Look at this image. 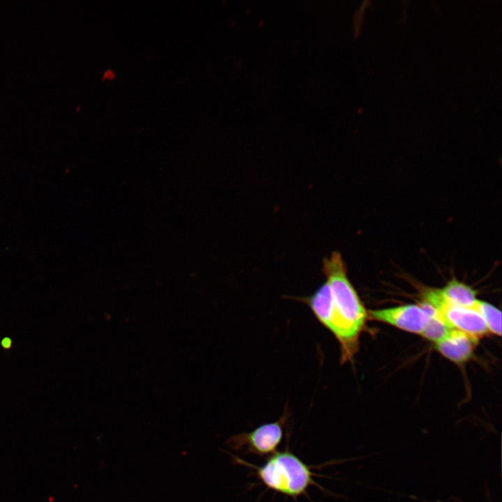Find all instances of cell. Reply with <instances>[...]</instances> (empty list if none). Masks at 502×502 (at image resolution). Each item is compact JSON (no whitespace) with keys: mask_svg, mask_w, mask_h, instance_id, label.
Here are the masks:
<instances>
[{"mask_svg":"<svg viewBox=\"0 0 502 502\" xmlns=\"http://www.w3.org/2000/svg\"><path fill=\"white\" fill-rule=\"evenodd\" d=\"M482 317L487 326L489 333L501 336V312L493 305L477 300L473 307Z\"/></svg>","mask_w":502,"mask_h":502,"instance_id":"10","label":"cell"},{"mask_svg":"<svg viewBox=\"0 0 502 502\" xmlns=\"http://www.w3.org/2000/svg\"><path fill=\"white\" fill-rule=\"evenodd\" d=\"M427 305L429 306V319L420 335L425 339L436 343L446 337L452 328L431 305Z\"/></svg>","mask_w":502,"mask_h":502,"instance_id":"9","label":"cell"},{"mask_svg":"<svg viewBox=\"0 0 502 502\" xmlns=\"http://www.w3.org/2000/svg\"><path fill=\"white\" fill-rule=\"evenodd\" d=\"M323 273L326 278L333 302L331 333L340 347L342 363L351 360L358 352L359 337L368 313L350 282L341 254L333 252L323 261Z\"/></svg>","mask_w":502,"mask_h":502,"instance_id":"1","label":"cell"},{"mask_svg":"<svg viewBox=\"0 0 502 502\" xmlns=\"http://www.w3.org/2000/svg\"><path fill=\"white\" fill-rule=\"evenodd\" d=\"M419 290L423 302L431 305L452 329L479 340L489 333L483 319L474 309L449 303L440 289L422 287Z\"/></svg>","mask_w":502,"mask_h":502,"instance_id":"3","label":"cell"},{"mask_svg":"<svg viewBox=\"0 0 502 502\" xmlns=\"http://www.w3.org/2000/svg\"><path fill=\"white\" fill-rule=\"evenodd\" d=\"M289 412L285 408L282 416L277 421L263 424L249 432L232 436L227 441L234 450H245V452L260 457L270 456L276 452L283 437V427Z\"/></svg>","mask_w":502,"mask_h":502,"instance_id":"4","label":"cell"},{"mask_svg":"<svg viewBox=\"0 0 502 502\" xmlns=\"http://www.w3.org/2000/svg\"><path fill=\"white\" fill-rule=\"evenodd\" d=\"M239 464L256 471L257 477L269 489L294 499L305 494L315 485L310 468L289 450L275 452L261 466H256L236 457Z\"/></svg>","mask_w":502,"mask_h":502,"instance_id":"2","label":"cell"},{"mask_svg":"<svg viewBox=\"0 0 502 502\" xmlns=\"http://www.w3.org/2000/svg\"><path fill=\"white\" fill-rule=\"evenodd\" d=\"M479 339L462 331L452 329L442 340L434 343L436 350L455 363L468 361L473 354Z\"/></svg>","mask_w":502,"mask_h":502,"instance_id":"6","label":"cell"},{"mask_svg":"<svg viewBox=\"0 0 502 502\" xmlns=\"http://www.w3.org/2000/svg\"><path fill=\"white\" fill-rule=\"evenodd\" d=\"M368 318L385 323L402 330L421 335L429 319V306L420 304H408L397 307L370 310Z\"/></svg>","mask_w":502,"mask_h":502,"instance_id":"5","label":"cell"},{"mask_svg":"<svg viewBox=\"0 0 502 502\" xmlns=\"http://www.w3.org/2000/svg\"><path fill=\"white\" fill-rule=\"evenodd\" d=\"M440 289L443 297L456 305L472 308L477 301L476 291L456 279L450 280Z\"/></svg>","mask_w":502,"mask_h":502,"instance_id":"8","label":"cell"},{"mask_svg":"<svg viewBox=\"0 0 502 502\" xmlns=\"http://www.w3.org/2000/svg\"><path fill=\"white\" fill-rule=\"evenodd\" d=\"M300 300L310 307L318 321L331 332L333 302L328 284L325 282L312 295Z\"/></svg>","mask_w":502,"mask_h":502,"instance_id":"7","label":"cell"}]
</instances>
